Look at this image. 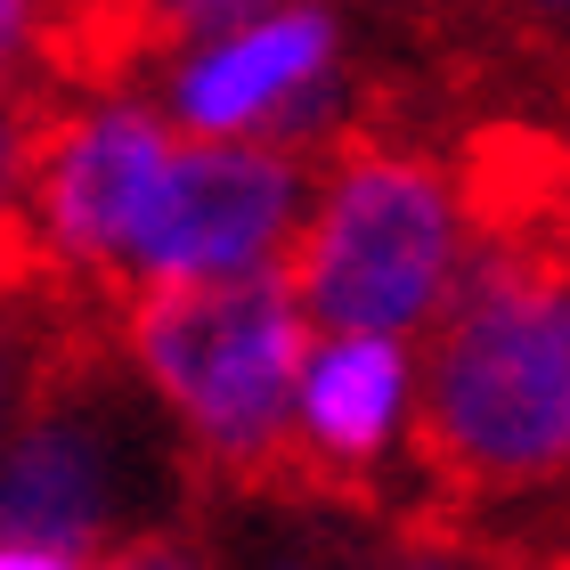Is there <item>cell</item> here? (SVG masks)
Here are the masks:
<instances>
[{"label":"cell","instance_id":"9c48e42d","mask_svg":"<svg viewBox=\"0 0 570 570\" xmlns=\"http://www.w3.org/2000/svg\"><path fill=\"white\" fill-rule=\"evenodd\" d=\"M98 570H213V554L196 530H147V538H122Z\"/></svg>","mask_w":570,"mask_h":570},{"label":"cell","instance_id":"7c38bea8","mask_svg":"<svg viewBox=\"0 0 570 570\" xmlns=\"http://www.w3.org/2000/svg\"><path fill=\"white\" fill-rule=\"evenodd\" d=\"M0 570H82V562L49 554V547H9V538H0Z\"/></svg>","mask_w":570,"mask_h":570},{"label":"cell","instance_id":"30bf717a","mask_svg":"<svg viewBox=\"0 0 570 570\" xmlns=\"http://www.w3.org/2000/svg\"><path fill=\"white\" fill-rule=\"evenodd\" d=\"M505 24V33H530V41H570V0H473Z\"/></svg>","mask_w":570,"mask_h":570},{"label":"cell","instance_id":"5bb4252c","mask_svg":"<svg viewBox=\"0 0 570 570\" xmlns=\"http://www.w3.org/2000/svg\"><path fill=\"white\" fill-rule=\"evenodd\" d=\"M505 570H570V554H547V562H538V554H522V562H505Z\"/></svg>","mask_w":570,"mask_h":570},{"label":"cell","instance_id":"4fadbf2b","mask_svg":"<svg viewBox=\"0 0 570 570\" xmlns=\"http://www.w3.org/2000/svg\"><path fill=\"white\" fill-rule=\"evenodd\" d=\"M400 570H464V554L456 547H432V538H407V562Z\"/></svg>","mask_w":570,"mask_h":570},{"label":"cell","instance_id":"52a82bcc","mask_svg":"<svg viewBox=\"0 0 570 570\" xmlns=\"http://www.w3.org/2000/svg\"><path fill=\"white\" fill-rule=\"evenodd\" d=\"M400 400H407V351L400 334H326V351H309L294 416H302V449L318 473V505H351L375 513V464L400 432Z\"/></svg>","mask_w":570,"mask_h":570},{"label":"cell","instance_id":"8fae6325","mask_svg":"<svg viewBox=\"0 0 570 570\" xmlns=\"http://www.w3.org/2000/svg\"><path fill=\"white\" fill-rule=\"evenodd\" d=\"M17 58H41V0H0V82L24 73Z\"/></svg>","mask_w":570,"mask_h":570},{"label":"cell","instance_id":"6da1fadb","mask_svg":"<svg viewBox=\"0 0 570 570\" xmlns=\"http://www.w3.org/2000/svg\"><path fill=\"white\" fill-rule=\"evenodd\" d=\"M407 449L449 505L570 473V245L473 237L432 302Z\"/></svg>","mask_w":570,"mask_h":570},{"label":"cell","instance_id":"3957f363","mask_svg":"<svg viewBox=\"0 0 570 570\" xmlns=\"http://www.w3.org/2000/svg\"><path fill=\"white\" fill-rule=\"evenodd\" d=\"M318 164H326V204L285 245V277H294L302 318L326 334L424 326L456 269L449 171L432 155L375 139V122H334Z\"/></svg>","mask_w":570,"mask_h":570},{"label":"cell","instance_id":"277c9868","mask_svg":"<svg viewBox=\"0 0 570 570\" xmlns=\"http://www.w3.org/2000/svg\"><path fill=\"white\" fill-rule=\"evenodd\" d=\"M302 155L262 139H171L131 228V285L245 277L285 262L302 228Z\"/></svg>","mask_w":570,"mask_h":570},{"label":"cell","instance_id":"8992f818","mask_svg":"<svg viewBox=\"0 0 570 570\" xmlns=\"http://www.w3.org/2000/svg\"><path fill=\"white\" fill-rule=\"evenodd\" d=\"M164 155H171V131L147 107H98L58 122V139L33 171V220L66 277L131 302V228Z\"/></svg>","mask_w":570,"mask_h":570},{"label":"cell","instance_id":"5b68a950","mask_svg":"<svg viewBox=\"0 0 570 570\" xmlns=\"http://www.w3.org/2000/svg\"><path fill=\"white\" fill-rule=\"evenodd\" d=\"M171 98L196 139L262 131V147L318 164L326 115H334V17L309 0H285L237 33L188 49L171 73Z\"/></svg>","mask_w":570,"mask_h":570},{"label":"cell","instance_id":"7a4b0ae2","mask_svg":"<svg viewBox=\"0 0 570 570\" xmlns=\"http://www.w3.org/2000/svg\"><path fill=\"white\" fill-rule=\"evenodd\" d=\"M122 334H131L139 375L188 424V456L204 481L228 498L318 505V473H309L302 416H294L318 326L302 318L285 262L245 277L131 285Z\"/></svg>","mask_w":570,"mask_h":570},{"label":"cell","instance_id":"ba28073f","mask_svg":"<svg viewBox=\"0 0 570 570\" xmlns=\"http://www.w3.org/2000/svg\"><path fill=\"white\" fill-rule=\"evenodd\" d=\"M0 538L73 554V562L107 538V449L49 392L0 456Z\"/></svg>","mask_w":570,"mask_h":570}]
</instances>
